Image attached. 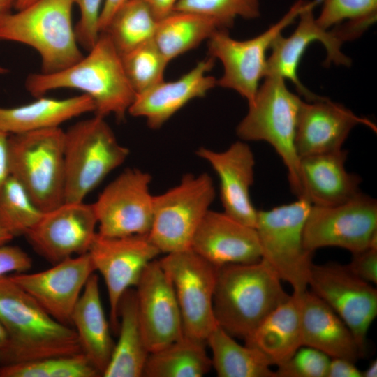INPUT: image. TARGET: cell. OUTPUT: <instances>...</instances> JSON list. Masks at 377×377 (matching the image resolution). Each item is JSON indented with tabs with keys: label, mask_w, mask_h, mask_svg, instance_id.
<instances>
[{
	"label": "cell",
	"mask_w": 377,
	"mask_h": 377,
	"mask_svg": "<svg viewBox=\"0 0 377 377\" xmlns=\"http://www.w3.org/2000/svg\"><path fill=\"white\" fill-rule=\"evenodd\" d=\"M191 249L216 267L261 260L256 229L224 212L207 211L194 235Z\"/></svg>",
	"instance_id": "7402d4cb"
},
{
	"label": "cell",
	"mask_w": 377,
	"mask_h": 377,
	"mask_svg": "<svg viewBox=\"0 0 377 377\" xmlns=\"http://www.w3.org/2000/svg\"><path fill=\"white\" fill-rule=\"evenodd\" d=\"M364 124L376 132L369 119L359 117L340 103L319 96L302 101L298 114L295 147L300 157L341 149L350 131Z\"/></svg>",
	"instance_id": "ffe728a7"
},
{
	"label": "cell",
	"mask_w": 377,
	"mask_h": 377,
	"mask_svg": "<svg viewBox=\"0 0 377 377\" xmlns=\"http://www.w3.org/2000/svg\"><path fill=\"white\" fill-rule=\"evenodd\" d=\"M36 1V0H17L15 5V9L16 10H21L29 6Z\"/></svg>",
	"instance_id": "f907efd6"
},
{
	"label": "cell",
	"mask_w": 377,
	"mask_h": 377,
	"mask_svg": "<svg viewBox=\"0 0 377 377\" xmlns=\"http://www.w3.org/2000/svg\"><path fill=\"white\" fill-rule=\"evenodd\" d=\"M214 197L213 180L207 173L184 175L177 186L154 195L149 239L166 254L191 249Z\"/></svg>",
	"instance_id": "30bf717a"
},
{
	"label": "cell",
	"mask_w": 377,
	"mask_h": 377,
	"mask_svg": "<svg viewBox=\"0 0 377 377\" xmlns=\"http://www.w3.org/2000/svg\"><path fill=\"white\" fill-rule=\"evenodd\" d=\"M95 269L88 253L67 258L46 270L9 276L51 317L71 325L73 311Z\"/></svg>",
	"instance_id": "e0dca14e"
},
{
	"label": "cell",
	"mask_w": 377,
	"mask_h": 377,
	"mask_svg": "<svg viewBox=\"0 0 377 377\" xmlns=\"http://www.w3.org/2000/svg\"><path fill=\"white\" fill-rule=\"evenodd\" d=\"M101 376L81 352L0 367V377H96Z\"/></svg>",
	"instance_id": "d590c367"
},
{
	"label": "cell",
	"mask_w": 377,
	"mask_h": 377,
	"mask_svg": "<svg viewBox=\"0 0 377 377\" xmlns=\"http://www.w3.org/2000/svg\"><path fill=\"white\" fill-rule=\"evenodd\" d=\"M17 0H0V17L10 13Z\"/></svg>",
	"instance_id": "7dc6e473"
},
{
	"label": "cell",
	"mask_w": 377,
	"mask_h": 377,
	"mask_svg": "<svg viewBox=\"0 0 377 377\" xmlns=\"http://www.w3.org/2000/svg\"><path fill=\"white\" fill-rule=\"evenodd\" d=\"M174 11L206 16L213 20L219 29L227 30L238 17L251 20L260 15V0H179Z\"/></svg>",
	"instance_id": "74e56055"
},
{
	"label": "cell",
	"mask_w": 377,
	"mask_h": 377,
	"mask_svg": "<svg viewBox=\"0 0 377 377\" xmlns=\"http://www.w3.org/2000/svg\"><path fill=\"white\" fill-rule=\"evenodd\" d=\"M330 362L324 353L303 346L275 371L277 377H327Z\"/></svg>",
	"instance_id": "f35d334b"
},
{
	"label": "cell",
	"mask_w": 377,
	"mask_h": 377,
	"mask_svg": "<svg viewBox=\"0 0 377 377\" xmlns=\"http://www.w3.org/2000/svg\"><path fill=\"white\" fill-rule=\"evenodd\" d=\"M363 377H376L377 376V362L374 360L368 366L366 370L362 371Z\"/></svg>",
	"instance_id": "c3c4849f"
},
{
	"label": "cell",
	"mask_w": 377,
	"mask_h": 377,
	"mask_svg": "<svg viewBox=\"0 0 377 377\" xmlns=\"http://www.w3.org/2000/svg\"><path fill=\"white\" fill-rule=\"evenodd\" d=\"M320 3L318 24L325 29L338 25L345 41L360 36L376 20L377 0H321Z\"/></svg>",
	"instance_id": "836d02e7"
},
{
	"label": "cell",
	"mask_w": 377,
	"mask_h": 377,
	"mask_svg": "<svg viewBox=\"0 0 377 377\" xmlns=\"http://www.w3.org/2000/svg\"><path fill=\"white\" fill-rule=\"evenodd\" d=\"M195 153L212 166L219 177L223 212L241 223L255 228L258 210L251 202L249 191L253 182L255 159L250 147L237 141L223 151L200 147Z\"/></svg>",
	"instance_id": "44dd1931"
},
{
	"label": "cell",
	"mask_w": 377,
	"mask_h": 377,
	"mask_svg": "<svg viewBox=\"0 0 377 377\" xmlns=\"http://www.w3.org/2000/svg\"><path fill=\"white\" fill-rule=\"evenodd\" d=\"M97 225L93 204L64 202L43 212L25 236L38 254L55 264L87 253Z\"/></svg>",
	"instance_id": "2e32d148"
},
{
	"label": "cell",
	"mask_w": 377,
	"mask_h": 377,
	"mask_svg": "<svg viewBox=\"0 0 377 377\" xmlns=\"http://www.w3.org/2000/svg\"><path fill=\"white\" fill-rule=\"evenodd\" d=\"M151 10L154 17L159 21L170 14L175 9L179 0H143Z\"/></svg>",
	"instance_id": "f6af8a7d"
},
{
	"label": "cell",
	"mask_w": 377,
	"mask_h": 377,
	"mask_svg": "<svg viewBox=\"0 0 377 377\" xmlns=\"http://www.w3.org/2000/svg\"><path fill=\"white\" fill-rule=\"evenodd\" d=\"M219 29L217 24L206 16L173 11L158 22L153 39L170 62L208 40Z\"/></svg>",
	"instance_id": "1f68e13d"
},
{
	"label": "cell",
	"mask_w": 377,
	"mask_h": 377,
	"mask_svg": "<svg viewBox=\"0 0 377 377\" xmlns=\"http://www.w3.org/2000/svg\"><path fill=\"white\" fill-rule=\"evenodd\" d=\"M302 346L316 348L332 358L355 363L363 355L353 334L343 320L311 291L301 295Z\"/></svg>",
	"instance_id": "d4e9b609"
},
{
	"label": "cell",
	"mask_w": 377,
	"mask_h": 377,
	"mask_svg": "<svg viewBox=\"0 0 377 377\" xmlns=\"http://www.w3.org/2000/svg\"><path fill=\"white\" fill-rule=\"evenodd\" d=\"M346 268L354 275L369 283H377V248L369 247L353 254Z\"/></svg>",
	"instance_id": "60d3db41"
},
{
	"label": "cell",
	"mask_w": 377,
	"mask_h": 377,
	"mask_svg": "<svg viewBox=\"0 0 377 377\" xmlns=\"http://www.w3.org/2000/svg\"><path fill=\"white\" fill-rule=\"evenodd\" d=\"M64 146L60 127L8 136L10 176L43 212L64 202Z\"/></svg>",
	"instance_id": "52a82bcc"
},
{
	"label": "cell",
	"mask_w": 377,
	"mask_h": 377,
	"mask_svg": "<svg viewBox=\"0 0 377 377\" xmlns=\"http://www.w3.org/2000/svg\"><path fill=\"white\" fill-rule=\"evenodd\" d=\"M214 64L215 59L209 56L179 79L163 80L136 94L128 113L133 117H145L152 129L161 128L188 102L204 97L217 85V80L207 75Z\"/></svg>",
	"instance_id": "603a6c76"
},
{
	"label": "cell",
	"mask_w": 377,
	"mask_h": 377,
	"mask_svg": "<svg viewBox=\"0 0 377 377\" xmlns=\"http://www.w3.org/2000/svg\"><path fill=\"white\" fill-rule=\"evenodd\" d=\"M306 198L257 213L256 230L261 259L293 293L307 290L313 253L304 247L303 232L311 207Z\"/></svg>",
	"instance_id": "ba28073f"
},
{
	"label": "cell",
	"mask_w": 377,
	"mask_h": 377,
	"mask_svg": "<svg viewBox=\"0 0 377 377\" xmlns=\"http://www.w3.org/2000/svg\"><path fill=\"white\" fill-rule=\"evenodd\" d=\"M25 88L38 98L59 89H73L89 96L94 102V114L102 117L113 114L123 119L133 103L136 92L125 73L121 56L105 32L87 56L55 73L29 74Z\"/></svg>",
	"instance_id": "6da1fadb"
},
{
	"label": "cell",
	"mask_w": 377,
	"mask_h": 377,
	"mask_svg": "<svg viewBox=\"0 0 377 377\" xmlns=\"http://www.w3.org/2000/svg\"><path fill=\"white\" fill-rule=\"evenodd\" d=\"M302 101L289 91L285 80L266 76L236 133L245 141L268 142L288 170L292 192L303 197L300 179V157L295 147L298 114Z\"/></svg>",
	"instance_id": "5b68a950"
},
{
	"label": "cell",
	"mask_w": 377,
	"mask_h": 377,
	"mask_svg": "<svg viewBox=\"0 0 377 377\" xmlns=\"http://www.w3.org/2000/svg\"><path fill=\"white\" fill-rule=\"evenodd\" d=\"M94 110V101L86 94L62 99L43 96L21 106L0 107V131L10 135L57 128L74 117Z\"/></svg>",
	"instance_id": "83f0119b"
},
{
	"label": "cell",
	"mask_w": 377,
	"mask_h": 377,
	"mask_svg": "<svg viewBox=\"0 0 377 377\" xmlns=\"http://www.w3.org/2000/svg\"><path fill=\"white\" fill-rule=\"evenodd\" d=\"M71 325L75 327L82 353L102 376L114 343L101 304L96 274H92L87 280L73 311Z\"/></svg>",
	"instance_id": "4316f807"
},
{
	"label": "cell",
	"mask_w": 377,
	"mask_h": 377,
	"mask_svg": "<svg viewBox=\"0 0 377 377\" xmlns=\"http://www.w3.org/2000/svg\"><path fill=\"white\" fill-rule=\"evenodd\" d=\"M104 0H74L79 9L80 18L75 27L78 44L87 52L98 40L99 19Z\"/></svg>",
	"instance_id": "ab89813d"
},
{
	"label": "cell",
	"mask_w": 377,
	"mask_h": 377,
	"mask_svg": "<svg viewBox=\"0 0 377 377\" xmlns=\"http://www.w3.org/2000/svg\"><path fill=\"white\" fill-rule=\"evenodd\" d=\"M316 6H312L300 13L297 26L290 36L283 37L280 34L274 39L267 62L266 76H278L290 80L297 92L307 101H313L319 96L302 84L297 70L304 53L311 43L319 41L324 45L327 52L325 65L333 63L349 66L351 64L350 59L341 50L343 42L334 31L325 29L318 24L313 12Z\"/></svg>",
	"instance_id": "d6986e66"
},
{
	"label": "cell",
	"mask_w": 377,
	"mask_h": 377,
	"mask_svg": "<svg viewBox=\"0 0 377 377\" xmlns=\"http://www.w3.org/2000/svg\"><path fill=\"white\" fill-rule=\"evenodd\" d=\"M129 154L104 117L77 121L64 131V202L85 197Z\"/></svg>",
	"instance_id": "8992f818"
},
{
	"label": "cell",
	"mask_w": 377,
	"mask_h": 377,
	"mask_svg": "<svg viewBox=\"0 0 377 377\" xmlns=\"http://www.w3.org/2000/svg\"><path fill=\"white\" fill-rule=\"evenodd\" d=\"M31 265V258L20 247L8 244L0 246V276L12 272H25Z\"/></svg>",
	"instance_id": "b9f144b4"
},
{
	"label": "cell",
	"mask_w": 377,
	"mask_h": 377,
	"mask_svg": "<svg viewBox=\"0 0 377 377\" xmlns=\"http://www.w3.org/2000/svg\"><path fill=\"white\" fill-rule=\"evenodd\" d=\"M43 214L24 187L10 176L0 189V228L13 237L25 235Z\"/></svg>",
	"instance_id": "e575fe53"
},
{
	"label": "cell",
	"mask_w": 377,
	"mask_h": 377,
	"mask_svg": "<svg viewBox=\"0 0 377 377\" xmlns=\"http://www.w3.org/2000/svg\"><path fill=\"white\" fill-rule=\"evenodd\" d=\"M321 0L295 2L274 24L261 34L246 40L232 38L227 29L216 31L208 39L209 55L221 61L223 67L217 85L230 89L251 105L259 88V82L267 73V52L274 39L293 24L301 13Z\"/></svg>",
	"instance_id": "9c48e42d"
},
{
	"label": "cell",
	"mask_w": 377,
	"mask_h": 377,
	"mask_svg": "<svg viewBox=\"0 0 377 377\" xmlns=\"http://www.w3.org/2000/svg\"><path fill=\"white\" fill-rule=\"evenodd\" d=\"M281 281L262 259L218 267L213 297L217 325L231 336L245 339L289 298Z\"/></svg>",
	"instance_id": "3957f363"
},
{
	"label": "cell",
	"mask_w": 377,
	"mask_h": 377,
	"mask_svg": "<svg viewBox=\"0 0 377 377\" xmlns=\"http://www.w3.org/2000/svg\"><path fill=\"white\" fill-rule=\"evenodd\" d=\"M304 245L310 253L326 246L352 254L377 248V202L361 192L334 206L311 205L305 221Z\"/></svg>",
	"instance_id": "8fae6325"
},
{
	"label": "cell",
	"mask_w": 377,
	"mask_h": 377,
	"mask_svg": "<svg viewBox=\"0 0 377 377\" xmlns=\"http://www.w3.org/2000/svg\"><path fill=\"white\" fill-rule=\"evenodd\" d=\"M0 321L7 334L0 367L82 352L75 329L51 317L6 275L0 276Z\"/></svg>",
	"instance_id": "7a4b0ae2"
},
{
	"label": "cell",
	"mask_w": 377,
	"mask_h": 377,
	"mask_svg": "<svg viewBox=\"0 0 377 377\" xmlns=\"http://www.w3.org/2000/svg\"><path fill=\"white\" fill-rule=\"evenodd\" d=\"M119 339L114 343L104 377H140L149 352L147 348L138 313L135 290L128 289L118 307Z\"/></svg>",
	"instance_id": "f1b7e54d"
},
{
	"label": "cell",
	"mask_w": 377,
	"mask_h": 377,
	"mask_svg": "<svg viewBox=\"0 0 377 377\" xmlns=\"http://www.w3.org/2000/svg\"><path fill=\"white\" fill-rule=\"evenodd\" d=\"M8 72V70L3 66H0V75H3L5 73H7Z\"/></svg>",
	"instance_id": "f5cc1de1"
},
{
	"label": "cell",
	"mask_w": 377,
	"mask_h": 377,
	"mask_svg": "<svg viewBox=\"0 0 377 377\" xmlns=\"http://www.w3.org/2000/svg\"><path fill=\"white\" fill-rule=\"evenodd\" d=\"M121 56L126 76L136 94L164 80L169 62L153 38Z\"/></svg>",
	"instance_id": "8d00e7d4"
},
{
	"label": "cell",
	"mask_w": 377,
	"mask_h": 377,
	"mask_svg": "<svg viewBox=\"0 0 377 377\" xmlns=\"http://www.w3.org/2000/svg\"><path fill=\"white\" fill-rule=\"evenodd\" d=\"M217 325L206 342L212 352V364L219 377H277L267 358L257 349L239 344Z\"/></svg>",
	"instance_id": "4dcf8cb0"
},
{
	"label": "cell",
	"mask_w": 377,
	"mask_h": 377,
	"mask_svg": "<svg viewBox=\"0 0 377 377\" xmlns=\"http://www.w3.org/2000/svg\"><path fill=\"white\" fill-rule=\"evenodd\" d=\"M135 287L139 320L149 352L182 338L183 325L175 292L158 260L146 266Z\"/></svg>",
	"instance_id": "ac0fdd59"
},
{
	"label": "cell",
	"mask_w": 377,
	"mask_h": 377,
	"mask_svg": "<svg viewBox=\"0 0 377 377\" xmlns=\"http://www.w3.org/2000/svg\"><path fill=\"white\" fill-rule=\"evenodd\" d=\"M327 377H363L355 363L345 358L330 360Z\"/></svg>",
	"instance_id": "7bdbcfd3"
},
{
	"label": "cell",
	"mask_w": 377,
	"mask_h": 377,
	"mask_svg": "<svg viewBox=\"0 0 377 377\" xmlns=\"http://www.w3.org/2000/svg\"><path fill=\"white\" fill-rule=\"evenodd\" d=\"M104 279L112 330L118 333V307L124 293L135 286L146 266L161 253L148 235L106 237L96 232L87 252Z\"/></svg>",
	"instance_id": "5bb4252c"
},
{
	"label": "cell",
	"mask_w": 377,
	"mask_h": 377,
	"mask_svg": "<svg viewBox=\"0 0 377 377\" xmlns=\"http://www.w3.org/2000/svg\"><path fill=\"white\" fill-rule=\"evenodd\" d=\"M7 341V334L4 327L0 321V349H1L6 344Z\"/></svg>",
	"instance_id": "816d5d0a"
},
{
	"label": "cell",
	"mask_w": 377,
	"mask_h": 377,
	"mask_svg": "<svg viewBox=\"0 0 377 377\" xmlns=\"http://www.w3.org/2000/svg\"><path fill=\"white\" fill-rule=\"evenodd\" d=\"M301 295L293 293L244 339L245 345L257 349L271 365L284 363L302 346Z\"/></svg>",
	"instance_id": "484cf974"
},
{
	"label": "cell",
	"mask_w": 377,
	"mask_h": 377,
	"mask_svg": "<svg viewBox=\"0 0 377 377\" xmlns=\"http://www.w3.org/2000/svg\"><path fill=\"white\" fill-rule=\"evenodd\" d=\"M151 176L137 168L124 170L93 203L98 233L106 237L148 235L153 221Z\"/></svg>",
	"instance_id": "4fadbf2b"
},
{
	"label": "cell",
	"mask_w": 377,
	"mask_h": 377,
	"mask_svg": "<svg viewBox=\"0 0 377 377\" xmlns=\"http://www.w3.org/2000/svg\"><path fill=\"white\" fill-rule=\"evenodd\" d=\"M158 22L143 0H128L114 13L102 32L121 55L154 38Z\"/></svg>",
	"instance_id": "d6a6232c"
},
{
	"label": "cell",
	"mask_w": 377,
	"mask_h": 377,
	"mask_svg": "<svg viewBox=\"0 0 377 377\" xmlns=\"http://www.w3.org/2000/svg\"><path fill=\"white\" fill-rule=\"evenodd\" d=\"M128 0H104L99 19L100 33L108 25L117 9Z\"/></svg>",
	"instance_id": "bcb514c9"
},
{
	"label": "cell",
	"mask_w": 377,
	"mask_h": 377,
	"mask_svg": "<svg viewBox=\"0 0 377 377\" xmlns=\"http://www.w3.org/2000/svg\"><path fill=\"white\" fill-rule=\"evenodd\" d=\"M158 261L173 286L184 334L206 342L218 325L213 309L218 267L191 249L167 253Z\"/></svg>",
	"instance_id": "7c38bea8"
},
{
	"label": "cell",
	"mask_w": 377,
	"mask_h": 377,
	"mask_svg": "<svg viewBox=\"0 0 377 377\" xmlns=\"http://www.w3.org/2000/svg\"><path fill=\"white\" fill-rule=\"evenodd\" d=\"M347 154L341 149L300 158L299 171L303 197L312 205H340L360 193V177L345 168Z\"/></svg>",
	"instance_id": "cb8c5ba5"
},
{
	"label": "cell",
	"mask_w": 377,
	"mask_h": 377,
	"mask_svg": "<svg viewBox=\"0 0 377 377\" xmlns=\"http://www.w3.org/2000/svg\"><path fill=\"white\" fill-rule=\"evenodd\" d=\"M8 136L9 134L0 131V189L10 176Z\"/></svg>",
	"instance_id": "ee69618b"
},
{
	"label": "cell",
	"mask_w": 377,
	"mask_h": 377,
	"mask_svg": "<svg viewBox=\"0 0 377 377\" xmlns=\"http://www.w3.org/2000/svg\"><path fill=\"white\" fill-rule=\"evenodd\" d=\"M74 0H36L0 17V40L26 45L40 56L43 73L61 71L83 57L72 10Z\"/></svg>",
	"instance_id": "277c9868"
},
{
	"label": "cell",
	"mask_w": 377,
	"mask_h": 377,
	"mask_svg": "<svg viewBox=\"0 0 377 377\" xmlns=\"http://www.w3.org/2000/svg\"><path fill=\"white\" fill-rule=\"evenodd\" d=\"M308 286L343 320L364 353L377 315L376 289L337 264H312Z\"/></svg>",
	"instance_id": "9a60e30c"
},
{
	"label": "cell",
	"mask_w": 377,
	"mask_h": 377,
	"mask_svg": "<svg viewBox=\"0 0 377 377\" xmlns=\"http://www.w3.org/2000/svg\"><path fill=\"white\" fill-rule=\"evenodd\" d=\"M205 341L184 336L149 353L143 370L147 377H201L209 372L212 359Z\"/></svg>",
	"instance_id": "f546056e"
},
{
	"label": "cell",
	"mask_w": 377,
	"mask_h": 377,
	"mask_svg": "<svg viewBox=\"0 0 377 377\" xmlns=\"http://www.w3.org/2000/svg\"><path fill=\"white\" fill-rule=\"evenodd\" d=\"M13 238L10 234L0 228V246L7 244Z\"/></svg>",
	"instance_id": "681fc988"
}]
</instances>
